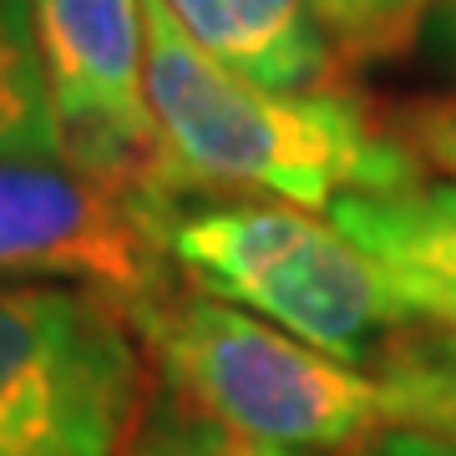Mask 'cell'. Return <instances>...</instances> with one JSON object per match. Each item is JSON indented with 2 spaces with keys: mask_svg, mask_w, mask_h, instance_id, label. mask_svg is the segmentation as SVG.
<instances>
[{
  "mask_svg": "<svg viewBox=\"0 0 456 456\" xmlns=\"http://www.w3.org/2000/svg\"><path fill=\"white\" fill-rule=\"evenodd\" d=\"M147 16V97L158 117L152 208L208 203H294L330 213L350 193H395L421 183V163L395 132L335 86L269 92L213 61L178 26L167 0H142Z\"/></svg>",
  "mask_w": 456,
  "mask_h": 456,
  "instance_id": "6da1fadb",
  "label": "cell"
},
{
  "mask_svg": "<svg viewBox=\"0 0 456 456\" xmlns=\"http://www.w3.org/2000/svg\"><path fill=\"white\" fill-rule=\"evenodd\" d=\"M132 325L183 406L248 441L325 456L391 431L375 375L213 294L173 289L132 314Z\"/></svg>",
  "mask_w": 456,
  "mask_h": 456,
  "instance_id": "7a4b0ae2",
  "label": "cell"
},
{
  "mask_svg": "<svg viewBox=\"0 0 456 456\" xmlns=\"http://www.w3.org/2000/svg\"><path fill=\"white\" fill-rule=\"evenodd\" d=\"M167 254L198 294L259 314L345 365L375 360L391 335L416 325L340 228L294 203L244 198L178 208L167 224Z\"/></svg>",
  "mask_w": 456,
  "mask_h": 456,
  "instance_id": "3957f363",
  "label": "cell"
},
{
  "mask_svg": "<svg viewBox=\"0 0 456 456\" xmlns=\"http://www.w3.org/2000/svg\"><path fill=\"white\" fill-rule=\"evenodd\" d=\"M132 314L82 284L0 289V456H127L147 411Z\"/></svg>",
  "mask_w": 456,
  "mask_h": 456,
  "instance_id": "277c9868",
  "label": "cell"
},
{
  "mask_svg": "<svg viewBox=\"0 0 456 456\" xmlns=\"http://www.w3.org/2000/svg\"><path fill=\"white\" fill-rule=\"evenodd\" d=\"M167 218L66 163L0 158V279H66L127 314L173 294Z\"/></svg>",
  "mask_w": 456,
  "mask_h": 456,
  "instance_id": "5b68a950",
  "label": "cell"
},
{
  "mask_svg": "<svg viewBox=\"0 0 456 456\" xmlns=\"http://www.w3.org/2000/svg\"><path fill=\"white\" fill-rule=\"evenodd\" d=\"M31 16L66 167L152 203L163 147L147 97L142 0H31Z\"/></svg>",
  "mask_w": 456,
  "mask_h": 456,
  "instance_id": "8992f818",
  "label": "cell"
},
{
  "mask_svg": "<svg viewBox=\"0 0 456 456\" xmlns=\"http://www.w3.org/2000/svg\"><path fill=\"white\" fill-rule=\"evenodd\" d=\"M330 224L380 269L416 325L456 330V183L350 193L330 208Z\"/></svg>",
  "mask_w": 456,
  "mask_h": 456,
  "instance_id": "52a82bcc",
  "label": "cell"
},
{
  "mask_svg": "<svg viewBox=\"0 0 456 456\" xmlns=\"http://www.w3.org/2000/svg\"><path fill=\"white\" fill-rule=\"evenodd\" d=\"M213 61L269 92H320L340 66L310 0H167Z\"/></svg>",
  "mask_w": 456,
  "mask_h": 456,
  "instance_id": "ba28073f",
  "label": "cell"
},
{
  "mask_svg": "<svg viewBox=\"0 0 456 456\" xmlns=\"http://www.w3.org/2000/svg\"><path fill=\"white\" fill-rule=\"evenodd\" d=\"M380 391L391 411V431L431 441L456 456V330L411 325L380 350Z\"/></svg>",
  "mask_w": 456,
  "mask_h": 456,
  "instance_id": "9c48e42d",
  "label": "cell"
},
{
  "mask_svg": "<svg viewBox=\"0 0 456 456\" xmlns=\"http://www.w3.org/2000/svg\"><path fill=\"white\" fill-rule=\"evenodd\" d=\"M0 158L66 163L46 92V66L36 46L31 0H0Z\"/></svg>",
  "mask_w": 456,
  "mask_h": 456,
  "instance_id": "30bf717a",
  "label": "cell"
},
{
  "mask_svg": "<svg viewBox=\"0 0 456 456\" xmlns=\"http://www.w3.org/2000/svg\"><path fill=\"white\" fill-rule=\"evenodd\" d=\"M340 61H386L416 41L431 0H310Z\"/></svg>",
  "mask_w": 456,
  "mask_h": 456,
  "instance_id": "8fae6325",
  "label": "cell"
},
{
  "mask_svg": "<svg viewBox=\"0 0 456 456\" xmlns=\"http://www.w3.org/2000/svg\"><path fill=\"white\" fill-rule=\"evenodd\" d=\"M137 456H310V452H284V446L248 441L239 431L218 426L213 416H203V411L173 401L163 416L147 421L142 441H137Z\"/></svg>",
  "mask_w": 456,
  "mask_h": 456,
  "instance_id": "7c38bea8",
  "label": "cell"
},
{
  "mask_svg": "<svg viewBox=\"0 0 456 456\" xmlns=\"http://www.w3.org/2000/svg\"><path fill=\"white\" fill-rule=\"evenodd\" d=\"M395 137L421 167H436L456 183V97H431L401 112Z\"/></svg>",
  "mask_w": 456,
  "mask_h": 456,
  "instance_id": "4fadbf2b",
  "label": "cell"
},
{
  "mask_svg": "<svg viewBox=\"0 0 456 456\" xmlns=\"http://www.w3.org/2000/svg\"><path fill=\"white\" fill-rule=\"evenodd\" d=\"M431 26H436L441 46L456 56V0H431Z\"/></svg>",
  "mask_w": 456,
  "mask_h": 456,
  "instance_id": "5bb4252c",
  "label": "cell"
},
{
  "mask_svg": "<svg viewBox=\"0 0 456 456\" xmlns=\"http://www.w3.org/2000/svg\"><path fill=\"white\" fill-rule=\"evenodd\" d=\"M380 456H452V452H441V446H431V441H416V436H401V431H395Z\"/></svg>",
  "mask_w": 456,
  "mask_h": 456,
  "instance_id": "9a60e30c",
  "label": "cell"
}]
</instances>
